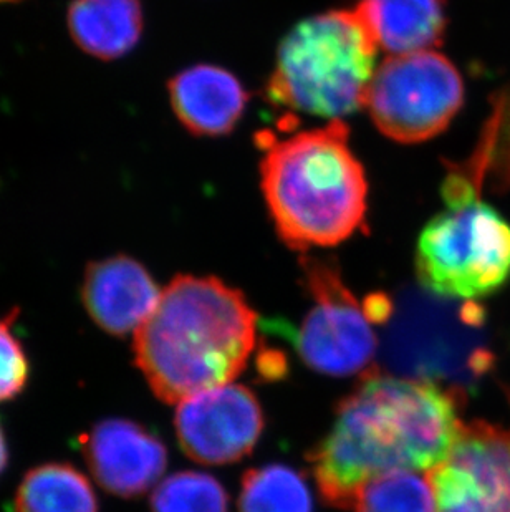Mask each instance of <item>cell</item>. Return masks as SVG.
<instances>
[{
	"mask_svg": "<svg viewBox=\"0 0 510 512\" xmlns=\"http://www.w3.org/2000/svg\"><path fill=\"white\" fill-rule=\"evenodd\" d=\"M462 430L459 397L438 383L368 373L338 403L332 430L307 455L328 506L353 509L363 484L441 463Z\"/></svg>",
	"mask_w": 510,
	"mask_h": 512,
	"instance_id": "1",
	"label": "cell"
},
{
	"mask_svg": "<svg viewBox=\"0 0 510 512\" xmlns=\"http://www.w3.org/2000/svg\"><path fill=\"white\" fill-rule=\"evenodd\" d=\"M257 342V314L216 277L178 276L135 332L136 365L154 395L179 405L241 375Z\"/></svg>",
	"mask_w": 510,
	"mask_h": 512,
	"instance_id": "2",
	"label": "cell"
},
{
	"mask_svg": "<svg viewBox=\"0 0 510 512\" xmlns=\"http://www.w3.org/2000/svg\"><path fill=\"white\" fill-rule=\"evenodd\" d=\"M348 136L342 120L285 140L259 136L262 193L275 231L292 249L337 246L365 224L368 181Z\"/></svg>",
	"mask_w": 510,
	"mask_h": 512,
	"instance_id": "3",
	"label": "cell"
},
{
	"mask_svg": "<svg viewBox=\"0 0 510 512\" xmlns=\"http://www.w3.org/2000/svg\"><path fill=\"white\" fill-rule=\"evenodd\" d=\"M373 35L357 10H330L290 29L265 88L275 107L340 120L365 107L376 72Z\"/></svg>",
	"mask_w": 510,
	"mask_h": 512,
	"instance_id": "4",
	"label": "cell"
},
{
	"mask_svg": "<svg viewBox=\"0 0 510 512\" xmlns=\"http://www.w3.org/2000/svg\"><path fill=\"white\" fill-rule=\"evenodd\" d=\"M443 196L448 208L419 234V282L441 297H486L510 276V224L456 171L444 181Z\"/></svg>",
	"mask_w": 510,
	"mask_h": 512,
	"instance_id": "5",
	"label": "cell"
},
{
	"mask_svg": "<svg viewBox=\"0 0 510 512\" xmlns=\"http://www.w3.org/2000/svg\"><path fill=\"white\" fill-rule=\"evenodd\" d=\"M462 103L461 73L448 57L434 50L386 58L376 68L365 98L376 128L405 145L441 135Z\"/></svg>",
	"mask_w": 510,
	"mask_h": 512,
	"instance_id": "6",
	"label": "cell"
},
{
	"mask_svg": "<svg viewBox=\"0 0 510 512\" xmlns=\"http://www.w3.org/2000/svg\"><path fill=\"white\" fill-rule=\"evenodd\" d=\"M302 269L313 305L299 329L285 334L312 370L332 377L365 372L378 345L366 305L358 302L333 264L304 257Z\"/></svg>",
	"mask_w": 510,
	"mask_h": 512,
	"instance_id": "7",
	"label": "cell"
},
{
	"mask_svg": "<svg viewBox=\"0 0 510 512\" xmlns=\"http://www.w3.org/2000/svg\"><path fill=\"white\" fill-rule=\"evenodd\" d=\"M428 481L436 512H510V430L486 421L462 425Z\"/></svg>",
	"mask_w": 510,
	"mask_h": 512,
	"instance_id": "8",
	"label": "cell"
},
{
	"mask_svg": "<svg viewBox=\"0 0 510 512\" xmlns=\"http://www.w3.org/2000/svg\"><path fill=\"white\" fill-rule=\"evenodd\" d=\"M174 426L189 458L221 466L254 450L264 430V413L249 388L227 383L181 401Z\"/></svg>",
	"mask_w": 510,
	"mask_h": 512,
	"instance_id": "9",
	"label": "cell"
},
{
	"mask_svg": "<svg viewBox=\"0 0 510 512\" xmlns=\"http://www.w3.org/2000/svg\"><path fill=\"white\" fill-rule=\"evenodd\" d=\"M83 456L93 478L108 493L135 498L163 476L168 451L145 426L125 418H108L82 438Z\"/></svg>",
	"mask_w": 510,
	"mask_h": 512,
	"instance_id": "10",
	"label": "cell"
},
{
	"mask_svg": "<svg viewBox=\"0 0 510 512\" xmlns=\"http://www.w3.org/2000/svg\"><path fill=\"white\" fill-rule=\"evenodd\" d=\"M80 294L90 319L106 334L123 337L150 317L161 290L141 262L116 254L88 264Z\"/></svg>",
	"mask_w": 510,
	"mask_h": 512,
	"instance_id": "11",
	"label": "cell"
},
{
	"mask_svg": "<svg viewBox=\"0 0 510 512\" xmlns=\"http://www.w3.org/2000/svg\"><path fill=\"white\" fill-rule=\"evenodd\" d=\"M168 92L179 123L196 136L231 133L249 102L246 88L234 73L207 63L176 73Z\"/></svg>",
	"mask_w": 510,
	"mask_h": 512,
	"instance_id": "12",
	"label": "cell"
},
{
	"mask_svg": "<svg viewBox=\"0 0 510 512\" xmlns=\"http://www.w3.org/2000/svg\"><path fill=\"white\" fill-rule=\"evenodd\" d=\"M355 10L376 45L393 55L431 50L448 25L444 0H360Z\"/></svg>",
	"mask_w": 510,
	"mask_h": 512,
	"instance_id": "13",
	"label": "cell"
},
{
	"mask_svg": "<svg viewBox=\"0 0 510 512\" xmlns=\"http://www.w3.org/2000/svg\"><path fill=\"white\" fill-rule=\"evenodd\" d=\"M67 25L78 49L111 62L140 44L145 14L140 0H72Z\"/></svg>",
	"mask_w": 510,
	"mask_h": 512,
	"instance_id": "14",
	"label": "cell"
},
{
	"mask_svg": "<svg viewBox=\"0 0 510 512\" xmlns=\"http://www.w3.org/2000/svg\"><path fill=\"white\" fill-rule=\"evenodd\" d=\"M15 512H98V499L87 476L68 463H45L20 481Z\"/></svg>",
	"mask_w": 510,
	"mask_h": 512,
	"instance_id": "15",
	"label": "cell"
},
{
	"mask_svg": "<svg viewBox=\"0 0 510 512\" xmlns=\"http://www.w3.org/2000/svg\"><path fill=\"white\" fill-rule=\"evenodd\" d=\"M239 511L312 512V494L295 469L269 464L244 474Z\"/></svg>",
	"mask_w": 510,
	"mask_h": 512,
	"instance_id": "16",
	"label": "cell"
},
{
	"mask_svg": "<svg viewBox=\"0 0 510 512\" xmlns=\"http://www.w3.org/2000/svg\"><path fill=\"white\" fill-rule=\"evenodd\" d=\"M355 512H436L428 478L414 471H398L371 479L361 486Z\"/></svg>",
	"mask_w": 510,
	"mask_h": 512,
	"instance_id": "17",
	"label": "cell"
},
{
	"mask_svg": "<svg viewBox=\"0 0 510 512\" xmlns=\"http://www.w3.org/2000/svg\"><path fill=\"white\" fill-rule=\"evenodd\" d=\"M226 491L211 474L181 471L164 479L151 498L153 512H227Z\"/></svg>",
	"mask_w": 510,
	"mask_h": 512,
	"instance_id": "18",
	"label": "cell"
},
{
	"mask_svg": "<svg viewBox=\"0 0 510 512\" xmlns=\"http://www.w3.org/2000/svg\"><path fill=\"white\" fill-rule=\"evenodd\" d=\"M29 375V357L15 337L12 319H0V403L19 397L29 383Z\"/></svg>",
	"mask_w": 510,
	"mask_h": 512,
	"instance_id": "19",
	"label": "cell"
},
{
	"mask_svg": "<svg viewBox=\"0 0 510 512\" xmlns=\"http://www.w3.org/2000/svg\"><path fill=\"white\" fill-rule=\"evenodd\" d=\"M7 464H9V448H7L4 430H2V426H0V476H2L5 468H7Z\"/></svg>",
	"mask_w": 510,
	"mask_h": 512,
	"instance_id": "20",
	"label": "cell"
},
{
	"mask_svg": "<svg viewBox=\"0 0 510 512\" xmlns=\"http://www.w3.org/2000/svg\"><path fill=\"white\" fill-rule=\"evenodd\" d=\"M0 2H17V0H0Z\"/></svg>",
	"mask_w": 510,
	"mask_h": 512,
	"instance_id": "21",
	"label": "cell"
}]
</instances>
